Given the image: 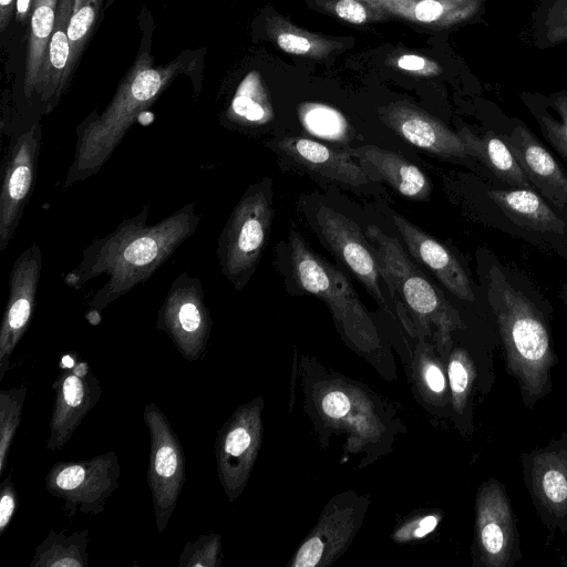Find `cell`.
<instances>
[{
    "mask_svg": "<svg viewBox=\"0 0 567 567\" xmlns=\"http://www.w3.org/2000/svg\"><path fill=\"white\" fill-rule=\"evenodd\" d=\"M150 205L124 218L107 235L92 240L79 265L64 276L71 288L105 276L93 295L90 310L101 312L137 285L145 282L197 229L200 215L190 202L161 221L148 225Z\"/></svg>",
    "mask_w": 567,
    "mask_h": 567,
    "instance_id": "1",
    "label": "cell"
},
{
    "mask_svg": "<svg viewBox=\"0 0 567 567\" xmlns=\"http://www.w3.org/2000/svg\"><path fill=\"white\" fill-rule=\"evenodd\" d=\"M179 70L178 62L153 68L147 53L138 56L105 110L101 114H90L76 126L74 155L63 188L84 182L101 171L138 115L155 102Z\"/></svg>",
    "mask_w": 567,
    "mask_h": 567,
    "instance_id": "2",
    "label": "cell"
},
{
    "mask_svg": "<svg viewBox=\"0 0 567 567\" xmlns=\"http://www.w3.org/2000/svg\"><path fill=\"white\" fill-rule=\"evenodd\" d=\"M487 299L495 315L507 369L519 383L527 404L549 389L555 364L546 321L535 303L493 262L486 271Z\"/></svg>",
    "mask_w": 567,
    "mask_h": 567,
    "instance_id": "3",
    "label": "cell"
},
{
    "mask_svg": "<svg viewBox=\"0 0 567 567\" xmlns=\"http://www.w3.org/2000/svg\"><path fill=\"white\" fill-rule=\"evenodd\" d=\"M274 216L271 183L251 185L226 221L216 255L221 274L240 290L250 279L266 247Z\"/></svg>",
    "mask_w": 567,
    "mask_h": 567,
    "instance_id": "4",
    "label": "cell"
},
{
    "mask_svg": "<svg viewBox=\"0 0 567 567\" xmlns=\"http://www.w3.org/2000/svg\"><path fill=\"white\" fill-rule=\"evenodd\" d=\"M288 256L298 288L323 300L351 338L370 340L374 328L346 275L315 252L305 239L291 231Z\"/></svg>",
    "mask_w": 567,
    "mask_h": 567,
    "instance_id": "5",
    "label": "cell"
},
{
    "mask_svg": "<svg viewBox=\"0 0 567 567\" xmlns=\"http://www.w3.org/2000/svg\"><path fill=\"white\" fill-rule=\"evenodd\" d=\"M368 236L377 244L382 276L391 292H399L412 312L435 322L443 332L460 326L457 312L410 259L398 239L375 226L369 227Z\"/></svg>",
    "mask_w": 567,
    "mask_h": 567,
    "instance_id": "6",
    "label": "cell"
},
{
    "mask_svg": "<svg viewBox=\"0 0 567 567\" xmlns=\"http://www.w3.org/2000/svg\"><path fill=\"white\" fill-rule=\"evenodd\" d=\"M121 474L116 453L110 451L85 461H60L44 477L45 489L64 502L69 516L104 512Z\"/></svg>",
    "mask_w": 567,
    "mask_h": 567,
    "instance_id": "7",
    "label": "cell"
},
{
    "mask_svg": "<svg viewBox=\"0 0 567 567\" xmlns=\"http://www.w3.org/2000/svg\"><path fill=\"white\" fill-rule=\"evenodd\" d=\"M143 419L151 437L147 485L157 532L163 533L186 481V460L167 416L155 403L145 405Z\"/></svg>",
    "mask_w": 567,
    "mask_h": 567,
    "instance_id": "8",
    "label": "cell"
},
{
    "mask_svg": "<svg viewBox=\"0 0 567 567\" xmlns=\"http://www.w3.org/2000/svg\"><path fill=\"white\" fill-rule=\"evenodd\" d=\"M212 324L202 281L182 272L158 309L157 329L167 334L185 360L193 362L205 355Z\"/></svg>",
    "mask_w": 567,
    "mask_h": 567,
    "instance_id": "9",
    "label": "cell"
},
{
    "mask_svg": "<svg viewBox=\"0 0 567 567\" xmlns=\"http://www.w3.org/2000/svg\"><path fill=\"white\" fill-rule=\"evenodd\" d=\"M3 158L0 189V251L10 245L37 178L42 132L39 123L11 135Z\"/></svg>",
    "mask_w": 567,
    "mask_h": 567,
    "instance_id": "10",
    "label": "cell"
},
{
    "mask_svg": "<svg viewBox=\"0 0 567 567\" xmlns=\"http://www.w3.org/2000/svg\"><path fill=\"white\" fill-rule=\"evenodd\" d=\"M260 410L259 400L240 405L217 432V473L229 502L243 492L257 457L261 440Z\"/></svg>",
    "mask_w": 567,
    "mask_h": 567,
    "instance_id": "11",
    "label": "cell"
},
{
    "mask_svg": "<svg viewBox=\"0 0 567 567\" xmlns=\"http://www.w3.org/2000/svg\"><path fill=\"white\" fill-rule=\"evenodd\" d=\"M42 252L35 243L14 260L9 274V297L0 327V381L10 368V358L27 332L37 306Z\"/></svg>",
    "mask_w": 567,
    "mask_h": 567,
    "instance_id": "12",
    "label": "cell"
},
{
    "mask_svg": "<svg viewBox=\"0 0 567 567\" xmlns=\"http://www.w3.org/2000/svg\"><path fill=\"white\" fill-rule=\"evenodd\" d=\"M316 226L326 247L352 272L381 305L384 297L378 256L373 254L360 227L346 215L323 205L316 212Z\"/></svg>",
    "mask_w": 567,
    "mask_h": 567,
    "instance_id": "13",
    "label": "cell"
},
{
    "mask_svg": "<svg viewBox=\"0 0 567 567\" xmlns=\"http://www.w3.org/2000/svg\"><path fill=\"white\" fill-rule=\"evenodd\" d=\"M517 532L508 497L503 486L485 483L476 499V544L482 563L505 567L517 550Z\"/></svg>",
    "mask_w": 567,
    "mask_h": 567,
    "instance_id": "14",
    "label": "cell"
},
{
    "mask_svg": "<svg viewBox=\"0 0 567 567\" xmlns=\"http://www.w3.org/2000/svg\"><path fill=\"white\" fill-rule=\"evenodd\" d=\"M378 113L389 128L421 150L443 157L470 156L458 133L406 101L392 102Z\"/></svg>",
    "mask_w": 567,
    "mask_h": 567,
    "instance_id": "15",
    "label": "cell"
},
{
    "mask_svg": "<svg viewBox=\"0 0 567 567\" xmlns=\"http://www.w3.org/2000/svg\"><path fill=\"white\" fill-rule=\"evenodd\" d=\"M52 389L55 396L47 450L56 452L69 442L86 414L97 404L102 388L92 371L81 378L69 369L61 371Z\"/></svg>",
    "mask_w": 567,
    "mask_h": 567,
    "instance_id": "16",
    "label": "cell"
},
{
    "mask_svg": "<svg viewBox=\"0 0 567 567\" xmlns=\"http://www.w3.org/2000/svg\"><path fill=\"white\" fill-rule=\"evenodd\" d=\"M533 188L556 208L567 213V175L556 158L525 126H516L503 138Z\"/></svg>",
    "mask_w": 567,
    "mask_h": 567,
    "instance_id": "17",
    "label": "cell"
},
{
    "mask_svg": "<svg viewBox=\"0 0 567 567\" xmlns=\"http://www.w3.org/2000/svg\"><path fill=\"white\" fill-rule=\"evenodd\" d=\"M392 219L410 255L417 262L431 270L455 297L465 301L475 300L467 274L443 244L399 214L394 213Z\"/></svg>",
    "mask_w": 567,
    "mask_h": 567,
    "instance_id": "18",
    "label": "cell"
},
{
    "mask_svg": "<svg viewBox=\"0 0 567 567\" xmlns=\"http://www.w3.org/2000/svg\"><path fill=\"white\" fill-rule=\"evenodd\" d=\"M278 148L306 171L334 183L359 187L373 179L348 151L302 137H286Z\"/></svg>",
    "mask_w": 567,
    "mask_h": 567,
    "instance_id": "19",
    "label": "cell"
},
{
    "mask_svg": "<svg viewBox=\"0 0 567 567\" xmlns=\"http://www.w3.org/2000/svg\"><path fill=\"white\" fill-rule=\"evenodd\" d=\"M371 175L385 182L400 195L424 200L432 192L429 177L413 163L396 153L375 145L347 150ZM372 177V176H371Z\"/></svg>",
    "mask_w": 567,
    "mask_h": 567,
    "instance_id": "20",
    "label": "cell"
},
{
    "mask_svg": "<svg viewBox=\"0 0 567 567\" xmlns=\"http://www.w3.org/2000/svg\"><path fill=\"white\" fill-rule=\"evenodd\" d=\"M530 487L535 501L558 522L567 518V451L546 449L530 461Z\"/></svg>",
    "mask_w": 567,
    "mask_h": 567,
    "instance_id": "21",
    "label": "cell"
},
{
    "mask_svg": "<svg viewBox=\"0 0 567 567\" xmlns=\"http://www.w3.org/2000/svg\"><path fill=\"white\" fill-rule=\"evenodd\" d=\"M384 16L432 28L451 27L471 19L481 0H362Z\"/></svg>",
    "mask_w": 567,
    "mask_h": 567,
    "instance_id": "22",
    "label": "cell"
},
{
    "mask_svg": "<svg viewBox=\"0 0 567 567\" xmlns=\"http://www.w3.org/2000/svg\"><path fill=\"white\" fill-rule=\"evenodd\" d=\"M74 0H59L55 24L50 40L48 58L35 100L43 113L51 112L66 85V70L71 58L68 35Z\"/></svg>",
    "mask_w": 567,
    "mask_h": 567,
    "instance_id": "23",
    "label": "cell"
},
{
    "mask_svg": "<svg viewBox=\"0 0 567 567\" xmlns=\"http://www.w3.org/2000/svg\"><path fill=\"white\" fill-rule=\"evenodd\" d=\"M488 196L516 225L544 235L567 236V224L533 189L491 190Z\"/></svg>",
    "mask_w": 567,
    "mask_h": 567,
    "instance_id": "24",
    "label": "cell"
},
{
    "mask_svg": "<svg viewBox=\"0 0 567 567\" xmlns=\"http://www.w3.org/2000/svg\"><path fill=\"white\" fill-rule=\"evenodd\" d=\"M354 524L352 508H333L322 515L313 534L300 546L292 566L315 567L329 563L351 538Z\"/></svg>",
    "mask_w": 567,
    "mask_h": 567,
    "instance_id": "25",
    "label": "cell"
},
{
    "mask_svg": "<svg viewBox=\"0 0 567 567\" xmlns=\"http://www.w3.org/2000/svg\"><path fill=\"white\" fill-rule=\"evenodd\" d=\"M59 0H33L23 96L35 99L45 66Z\"/></svg>",
    "mask_w": 567,
    "mask_h": 567,
    "instance_id": "26",
    "label": "cell"
},
{
    "mask_svg": "<svg viewBox=\"0 0 567 567\" xmlns=\"http://www.w3.org/2000/svg\"><path fill=\"white\" fill-rule=\"evenodd\" d=\"M458 135L464 141L470 156L477 157L501 181L516 188L534 190L504 140L492 132H487L484 136H477L466 127L462 128Z\"/></svg>",
    "mask_w": 567,
    "mask_h": 567,
    "instance_id": "27",
    "label": "cell"
},
{
    "mask_svg": "<svg viewBox=\"0 0 567 567\" xmlns=\"http://www.w3.org/2000/svg\"><path fill=\"white\" fill-rule=\"evenodd\" d=\"M274 109L268 91L256 71L249 72L238 85L225 113L228 125L251 128L268 124Z\"/></svg>",
    "mask_w": 567,
    "mask_h": 567,
    "instance_id": "28",
    "label": "cell"
},
{
    "mask_svg": "<svg viewBox=\"0 0 567 567\" xmlns=\"http://www.w3.org/2000/svg\"><path fill=\"white\" fill-rule=\"evenodd\" d=\"M89 529L70 534L50 529L37 546L30 567H87Z\"/></svg>",
    "mask_w": 567,
    "mask_h": 567,
    "instance_id": "29",
    "label": "cell"
},
{
    "mask_svg": "<svg viewBox=\"0 0 567 567\" xmlns=\"http://www.w3.org/2000/svg\"><path fill=\"white\" fill-rule=\"evenodd\" d=\"M266 29L269 38L289 54L324 59L340 47L339 42L302 30L281 16H269Z\"/></svg>",
    "mask_w": 567,
    "mask_h": 567,
    "instance_id": "30",
    "label": "cell"
},
{
    "mask_svg": "<svg viewBox=\"0 0 567 567\" xmlns=\"http://www.w3.org/2000/svg\"><path fill=\"white\" fill-rule=\"evenodd\" d=\"M27 392L25 385L0 391V476L21 422Z\"/></svg>",
    "mask_w": 567,
    "mask_h": 567,
    "instance_id": "31",
    "label": "cell"
},
{
    "mask_svg": "<svg viewBox=\"0 0 567 567\" xmlns=\"http://www.w3.org/2000/svg\"><path fill=\"white\" fill-rule=\"evenodd\" d=\"M303 126L318 136L340 140L348 132L346 118L337 110L319 103H306L299 109Z\"/></svg>",
    "mask_w": 567,
    "mask_h": 567,
    "instance_id": "32",
    "label": "cell"
},
{
    "mask_svg": "<svg viewBox=\"0 0 567 567\" xmlns=\"http://www.w3.org/2000/svg\"><path fill=\"white\" fill-rule=\"evenodd\" d=\"M101 0H74L69 23L68 35L71 47V58L66 70V82L71 76L74 64L83 49L86 38L99 12Z\"/></svg>",
    "mask_w": 567,
    "mask_h": 567,
    "instance_id": "33",
    "label": "cell"
},
{
    "mask_svg": "<svg viewBox=\"0 0 567 567\" xmlns=\"http://www.w3.org/2000/svg\"><path fill=\"white\" fill-rule=\"evenodd\" d=\"M221 561V536L216 533L202 534L187 542L179 558L178 567H218Z\"/></svg>",
    "mask_w": 567,
    "mask_h": 567,
    "instance_id": "34",
    "label": "cell"
},
{
    "mask_svg": "<svg viewBox=\"0 0 567 567\" xmlns=\"http://www.w3.org/2000/svg\"><path fill=\"white\" fill-rule=\"evenodd\" d=\"M474 377V368L468 355L462 350H456L449 364V380L454 406L457 410L465 406Z\"/></svg>",
    "mask_w": 567,
    "mask_h": 567,
    "instance_id": "35",
    "label": "cell"
},
{
    "mask_svg": "<svg viewBox=\"0 0 567 567\" xmlns=\"http://www.w3.org/2000/svg\"><path fill=\"white\" fill-rule=\"evenodd\" d=\"M558 118L538 116L543 134L553 148L567 162V94L553 100Z\"/></svg>",
    "mask_w": 567,
    "mask_h": 567,
    "instance_id": "36",
    "label": "cell"
},
{
    "mask_svg": "<svg viewBox=\"0 0 567 567\" xmlns=\"http://www.w3.org/2000/svg\"><path fill=\"white\" fill-rule=\"evenodd\" d=\"M324 11L353 24H362L384 14L362 0H311Z\"/></svg>",
    "mask_w": 567,
    "mask_h": 567,
    "instance_id": "37",
    "label": "cell"
},
{
    "mask_svg": "<svg viewBox=\"0 0 567 567\" xmlns=\"http://www.w3.org/2000/svg\"><path fill=\"white\" fill-rule=\"evenodd\" d=\"M19 506V496L11 475L0 484V536L6 532Z\"/></svg>",
    "mask_w": 567,
    "mask_h": 567,
    "instance_id": "38",
    "label": "cell"
},
{
    "mask_svg": "<svg viewBox=\"0 0 567 567\" xmlns=\"http://www.w3.org/2000/svg\"><path fill=\"white\" fill-rule=\"evenodd\" d=\"M394 64L405 72L422 76H434L442 71V68L435 61L411 53L398 56Z\"/></svg>",
    "mask_w": 567,
    "mask_h": 567,
    "instance_id": "39",
    "label": "cell"
},
{
    "mask_svg": "<svg viewBox=\"0 0 567 567\" xmlns=\"http://www.w3.org/2000/svg\"><path fill=\"white\" fill-rule=\"evenodd\" d=\"M321 406L326 415L337 419L349 412L350 401L343 392L332 391L323 396Z\"/></svg>",
    "mask_w": 567,
    "mask_h": 567,
    "instance_id": "40",
    "label": "cell"
},
{
    "mask_svg": "<svg viewBox=\"0 0 567 567\" xmlns=\"http://www.w3.org/2000/svg\"><path fill=\"white\" fill-rule=\"evenodd\" d=\"M427 386L434 393H442L445 390V378L442 370L435 364H427L424 373Z\"/></svg>",
    "mask_w": 567,
    "mask_h": 567,
    "instance_id": "41",
    "label": "cell"
},
{
    "mask_svg": "<svg viewBox=\"0 0 567 567\" xmlns=\"http://www.w3.org/2000/svg\"><path fill=\"white\" fill-rule=\"evenodd\" d=\"M16 6V0H0V31L3 32L8 27L12 11Z\"/></svg>",
    "mask_w": 567,
    "mask_h": 567,
    "instance_id": "42",
    "label": "cell"
},
{
    "mask_svg": "<svg viewBox=\"0 0 567 567\" xmlns=\"http://www.w3.org/2000/svg\"><path fill=\"white\" fill-rule=\"evenodd\" d=\"M437 524V518L435 516H426L420 520L419 527L414 530V537H423L424 535L431 533Z\"/></svg>",
    "mask_w": 567,
    "mask_h": 567,
    "instance_id": "43",
    "label": "cell"
},
{
    "mask_svg": "<svg viewBox=\"0 0 567 567\" xmlns=\"http://www.w3.org/2000/svg\"><path fill=\"white\" fill-rule=\"evenodd\" d=\"M33 0H16L17 19L21 22L28 18Z\"/></svg>",
    "mask_w": 567,
    "mask_h": 567,
    "instance_id": "44",
    "label": "cell"
},
{
    "mask_svg": "<svg viewBox=\"0 0 567 567\" xmlns=\"http://www.w3.org/2000/svg\"><path fill=\"white\" fill-rule=\"evenodd\" d=\"M79 361H80V359H79L78 353L68 352L61 357L59 365L62 370H69V369H72Z\"/></svg>",
    "mask_w": 567,
    "mask_h": 567,
    "instance_id": "45",
    "label": "cell"
},
{
    "mask_svg": "<svg viewBox=\"0 0 567 567\" xmlns=\"http://www.w3.org/2000/svg\"><path fill=\"white\" fill-rule=\"evenodd\" d=\"M78 377H85L91 372L89 362L80 360L72 369H70Z\"/></svg>",
    "mask_w": 567,
    "mask_h": 567,
    "instance_id": "46",
    "label": "cell"
},
{
    "mask_svg": "<svg viewBox=\"0 0 567 567\" xmlns=\"http://www.w3.org/2000/svg\"><path fill=\"white\" fill-rule=\"evenodd\" d=\"M85 318L93 326H97L101 322V315L95 310H89L85 315Z\"/></svg>",
    "mask_w": 567,
    "mask_h": 567,
    "instance_id": "47",
    "label": "cell"
},
{
    "mask_svg": "<svg viewBox=\"0 0 567 567\" xmlns=\"http://www.w3.org/2000/svg\"><path fill=\"white\" fill-rule=\"evenodd\" d=\"M563 298L565 299L566 301V305H567V285L563 288Z\"/></svg>",
    "mask_w": 567,
    "mask_h": 567,
    "instance_id": "48",
    "label": "cell"
}]
</instances>
